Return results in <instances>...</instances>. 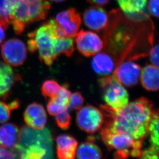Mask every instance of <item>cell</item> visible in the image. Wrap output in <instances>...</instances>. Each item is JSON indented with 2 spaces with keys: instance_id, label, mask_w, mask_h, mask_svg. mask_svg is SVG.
I'll use <instances>...</instances> for the list:
<instances>
[{
  "instance_id": "cell-1",
  "label": "cell",
  "mask_w": 159,
  "mask_h": 159,
  "mask_svg": "<svg viewBox=\"0 0 159 159\" xmlns=\"http://www.w3.org/2000/svg\"><path fill=\"white\" fill-rule=\"evenodd\" d=\"M105 126L123 132L137 141H143L149 134V126L155 110L153 105L142 98L128 103L120 111H115L108 105L102 106Z\"/></svg>"
},
{
  "instance_id": "cell-2",
  "label": "cell",
  "mask_w": 159,
  "mask_h": 159,
  "mask_svg": "<svg viewBox=\"0 0 159 159\" xmlns=\"http://www.w3.org/2000/svg\"><path fill=\"white\" fill-rule=\"evenodd\" d=\"M27 47L30 52L37 51L41 61L51 66L57 58L55 48L57 40L66 37L55 19H51L28 35Z\"/></svg>"
},
{
  "instance_id": "cell-3",
  "label": "cell",
  "mask_w": 159,
  "mask_h": 159,
  "mask_svg": "<svg viewBox=\"0 0 159 159\" xmlns=\"http://www.w3.org/2000/svg\"><path fill=\"white\" fill-rule=\"evenodd\" d=\"M50 8L48 0H16L11 9L10 23L20 35L29 24L45 19Z\"/></svg>"
},
{
  "instance_id": "cell-4",
  "label": "cell",
  "mask_w": 159,
  "mask_h": 159,
  "mask_svg": "<svg viewBox=\"0 0 159 159\" xmlns=\"http://www.w3.org/2000/svg\"><path fill=\"white\" fill-rule=\"evenodd\" d=\"M101 134L107 147L116 150V158L138 157L141 155L143 142L134 140L128 134L116 131L105 126L101 129Z\"/></svg>"
},
{
  "instance_id": "cell-5",
  "label": "cell",
  "mask_w": 159,
  "mask_h": 159,
  "mask_svg": "<svg viewBox=\"0 0 159 159\" xmlns=\"http://www.w3.org/2000/svg\"><path fill=\"white\" fill-rule=\"evenodd\" d=\"M52 145L51 134L48 129L37 130L30 127H24L20 130L19 143L12 152L16 158H21L25 149L32 146H39L47 150L51 158Z\"/></svg>"
},
{
  "instance_id": "cell-6",
  "label": "cell",
  "mask_w": 159,
  "mask_h": 159,
  "mask_svg": "<svg viewBox=\"0 0 159 159\" xmlns=\"http://www.w3.org/2000/svg\"><path fill=\"white\" fill-rule=\"evenodd\" d=\"M103 89V98L107 105L115 111H120L129 103V94L114 74L99 80Z\"/></svg>"
},
{
  "instance_id": "cell-7",
  "label": "cell",
  "mask_w": 159,
  "mask_h": 159,
  "mask_svg": "<svg viewBox=\"0 0 159 159\" xmlns=\"http://www.w3.org/2000/svg\"><path fill=\"white\" fill-rule=\"evenodd\" d=\"M76 123L80 129L89 134L98 130L104 123L102 111L88 105L80 109L77 114Z\"/></svg>"
},
{
  "instance_id": "cell-8",
  "label": "cell",
  "mask_w": 159,
  "mask_h": 159,
  "mask_svg": "<svg viewBox=\"0 0 159 159\" xmlns=\"http://www.w3.org/2000/svg\"><path fill=\"white\" fill-rule=\"evenodd\" d=\"M75 36L77 50L86 57L94 56L100 52L104 47L102 40L94 32L81 30Z\"/></svg>"
},
{
  "instance_id": "cell-9",
  "label": "cell",
  "mask_w": 159,
  "mask_h": 159,
  "mask_svg": "<svg viewBox=\"0 0 159 159\" xmlns=\"http://www.w3.org/2000/svg\"><path fill=\"white\" fill-rule=\"evenodd\" d=\"M1 53L3 59L8 65L18 66L25 61L27 50L22 41L18 39H11L3 43Z\"/></svg>"
},
{
  "instance_id": "cell-10",
  "label": "cell",
  "mask_w": 159,
  "mask_h": 159,
  "mask_svg": "<svg viewBox=\"0 0 159 159\" xmlns=\"http://www.w3.org/2000/svg\"><path fill=\"white\" fill-rule=\"evenodd\" d=\"M55 20L63 30L66 37H75L81 25L80 16L73 8L59 12Z\"/></svg>"
},
{
  "instance_id": "cell-11",
  "label": "cell",
  "mask_w": 159,
  "mask_h": 159,
  "mask_svg": "<svg viewBox=\"0 0 159 159\" xmlns=\"http://www.w3.org/2000/svg\"><path fill=\"white\" fill-rule=\"evenodd\" d=\"M114 72L113 74L122 84L127 87H132L138 84L141 69L138 64L128 60L122 62Z\"/></svg>"
},
{
  "instance_id": "cell-12",
  "label": "cell",
  "mask_w": 159,
  "mask_h": 159,
  "mask_svg": "<svg viewBox=\"0 0 159 159\" xmlns=\"http://www.w3.org/2000/svg\"><path fill=\"white\" fill-rule=\"evenodd\" d=\"M83 19L86 26L98 32L106 27L109 16L102 8L93 6L86 9L83 15Z\"/></svg>"
},
{
  "instance_id": "cell-13",
  "label": "cell",
  "mask_w": 159,
  "mask_h": 159,
  "mask_svg": "<svg viewBox=\"0 0 159 159\" xmlns=\"http://www.w3.org/2000/svg\"><path fill=\"white\" fill-rule=\"evenodd\" d=\"M24 121L33 129H43L47 122V113L42 105L36 102L30 104L24 113Z\"/></svg>"
},
{
  "instance_id": "cell-14",
  "label": "cell",
  "mask_w": 159,
  "mask_h": 159,
  "mask_svg": "<svg viewBox=\"0 0 159 159\" xmlns=\"http://www.w3.org/2000/svg\"><path fill=\"white\" fill-rule=\"evenodd\" d=\"M92 66L96 73L103 76L111 75L116 69L114 58L105 52H100L95 55Z\"/></svg>"
},
{
  "instance_id": "cell-15",
  "label": "cell",
  "mask_w": 159,
  "mask_h": 159,
  "mask_svg": "<svg viewBox=\"0 0 159 159\" xmlns=\"http://www.w3.org/2000/svg\"><path fill=\"white\" fill-rule=\"evenodd\" d=\"M57 154L60 159L75 158L78 142L70 135H60L57 138Z\"/></svg>"
},
{
  "instance_id": "cell-16",
  "label": "cell",
  "mask_w": 159,
  "mask_h": 159,
  "mask_svg": "<svg viewBox=\"0 0 159 159\" xmlns=\"http://www.w3.org/2000/svg\"><path fill=\"white\" fill-rule=\"evenodd\" d=\"M20 130L16 125L6 124L0 126V146L14 149L19 143Z\"/></svg>"
},
{
  "instance_id": "cell-17",
  "label": "cell",
  "mask_w": 159,
  "mask_h": 159,
  "mask_svg": "<svg viewBox=\"0 0 159 159\" xmlns=\"http://www.w3.org/2000/svg\"><path fill=\"white\" fill-rule=\"evenodd\" d=\"M71 95V92L68 89L65 87H62L58 94L51 98L48 104L47 109L49 114L56 116L59 113L67 109Z\"/></svg>"
},
{
  "instance_id": "cell-18",
  "label": "cell",
  "mask_w": 159,
  "mask_h": 159,
  "mask_svg": "<svg viewBox=\"0 0 159 159\" xmlns=\"http://www.w3.org/2000/svg\"><path fill=\"white\" fill-rule=\"evenodd\" d=\"M159 67L155 65L146 66L141 72V81L143 87L150 91L159 89Z\"/></svg>"
},
{
  "instance_id": "cell-19",
  "label": "cell",
  "mask_w": 159,
  "mask_h": 159,
  "mask_svg": "<svg viewBox=\"0 0 159 159\" xmlns=\"http://www.w3.org/2000/svg\"><path fill=\"white\" fill-rule=\"evenodd\" d=\"M16 76L12 68L5 63L0 64V97H5L9 94L16 80Z\"/></svg>"
},
{
  "instance_id": "cell-20",
  "label": "cell",
  "mask_w": 159,
  "mask_h": 159,
  "mask_svg": "<svg viewBox=\"0 0 159 159\" xmlns=\"http://www.w3.org/2000/svg\"><path fill=\"white\" fill-rule=\"evenodd\" d=\"M76 155L80 159H98L102 157L101 150L93 142V138L81 144L77 149Z\"/></svg>"
},
{
  "instance_id": "cell-21",
  "label": "cell",
  "mask_w": 159,
  "mask_h": 159,
  "mask_svg": "<svg viewBox=\"0 0 159 159\" xmlns=\"http://www.w3.org/2000/svg\"><path fill=\"white\" fill-rule=\"evenodd\" d=\"M159 114L158 111L153 112L149 126V134L150 135L151 146L149 148L159 152Z\"/></svg>"
},
{
  "instance_id": "cell-22",
  "label": "cell",
  "mask_w": 159,
  "mask_h": 159,
  "mask_svg": "<svg viewBox=\"0 0 159 159\" xmlns=\"http://www.w3.org/2000/svg\"><path fill=\"white\" fill-rule=\"evenodd\" d=\"M74 51L73 39L72 38H59L56 45L55 52L57 57L64 54L67 57H70Z\"/></svg>"
},
{
  "instance_id": "cell-23",
  "label": "cell",
  "mask_w": 159,
  "mask_h": 159,
  "mask_svg": "<svg viewBox=\"0 0 159 159\" xmlns=\"http://www.w3.org/2000/svg\"><path fill=\"white\" fill-rule=\"evenodd\" d=\"M61 88L56 81L53 80H48L43 84L41 91L45 98H51L58 94Z\"/></svg>"
},
{
  "instance_id": "cell-24",
  "label": "cell",
  "mask_w": 159,
  "mask_h": 159,
  "mask_svg": "<svg viewBox=\"0 0 159 159\" xmlns=\"http://www.w3.org/2000/svg\"><path fill=\"white\" fill-rule=\"evenodd\" d=\"M19 106V102L18 101H13L9 104L0 102V123L7 122L11 117V111L16 109Z\"/></svg>"
},
{
  "instance_id": "cell-25",
  "label": "cell",
  "mask_w": 159,
  "mask_h": 159,
  "mask_svg": "<svg viewBox=\"0 0 159 159\" xmlns=\"http://www.w3.org/2000/svg\"><path fill=\"white\" fill-rule=\"evenodd\" d=\"M11 9V0H0V20L10 24V14Z\"/></svg>"
},
{
  "instance_id": "cell-26",
  "label": "cell",
  "mask_w": 159,
  "mask_h": 159,
  "mask_svg": "<svg viewBox=\"0 0 159 159\" xmlns=\"http://www.w3.org/2000/svg\"><path fill=\"white\" fill-rule=\"evenodd\" d=\"M84 98L81 93L76 92L71 95L67 109L80 110L83 107L84 103Z\"/></svg>"
},
{
  "instance_id": "cell-27",
  "label": "cell",
  "mask_w": 159,
  "mask_h": 159,
  "mask_svg": "<svg viewBox=\"0 0 159 159\" xmlns=\"http://www.w3.org/2000/svg\"><path fill=\"white\" fill-rule=\"evenodd\" d=\"M71 117L68 109L65 110L56 115V120L59 127L62 129H67L71 123Z\"/></svg>"
},
{
  "instance_id": "cell-28",
  "label": "cell",
  "mask_w": 159,
  "mask_h": 159,
  "mask_svg": "<svg viewBox=\"0 0 159 159\" xmlns=\"http://www.w3.org/2000/svg\"><path fill=\"white\" fill-rule=\"evenodd\" d=\"M159 44L152 46L150 50L149 56L150 61L152 65L159 67Z\"/></svg>"
},
{
  "instance_id": "cell-29",
  "label": "cell",
  "mask_w": 159,
  "mask_h": 159,
  "mask_svg": "<svg viewBox=\"0 0 159 159\" xmlns=\"http://www.w3.org/2000/svg\"><path fill=\"white\" fill-rule=\"evenodd\" d=\"M148 9L150 14L154 17L159 16V0H149Z\"/></svg>"
},
{
  "instance_id": "cell-30",
  "label": "cell",
  "mask_w": 159,
  "mask_h": 159,
  "mask_svg": "<svg viewBox=\"0 0 159 159\" xmlns=\"http://www.w3.org/2000/svg\"><path fill=\"white\" fill-rule=\"evenodd\" d=\"M15 158V155L12 151L8 150L0 146V159H12Z\"/></svg>"
},
{
  "instance_id": "cell-31",
  "label": "cell",
  "mask_w": 159,
  "mask_h": 159,
  "mask_svg": "<svg viewBox=\"0 0 159 159\" xmlns=\"http://www.w3.org/2000/svg\"><path fill=\"white\" fill-rule=\"evenodd\" d=\"M9 24L0 20V44L2 43L5 37V31L7 29Z\"/></svg>"
},
{
  "instance_id": "cell-32",
  "label": "cell",
  "mask_w": 159,
  "mask_h": 159,
  "mask_svg": "<svg viewBox=\"0 0 159 159\" xmlns=\"http://www.w3.org/2000/svg\"><path fill=\"white\" fill-rule=\"evenodd\" d=\"M91 4L96 6H102L107 4L110 0H86Z\"/></svg>"
},
{
  "instance_id": "cell-33",
  "label": "cell",
  "mask_w": 159,
  "mask_h": 159,
  "mask_svg": "<svg viewBox=\"0 0 159 159\" xmlns=\"http://www.w3.org/2000/svg\"><path fill=\"white\" fill-rule=\"evenodd\" d=\"M119 6H120L126 4L127 3H130L131 2L134 1V0H116Z\"/></svg>"
},
{
  "instance_id": "cell-34",
  "label": "cell",
  "mask_w": 159,
  "mask_h": 159,
  "mask_svg": "<svg viewBox=\"0 0 159 159\" xmlns=\"http://www.w3.org/2000/svg\"><path fill=\"white\" fill-rule=\"evenodd\" d=\"M50 1L55 2V3H61L65 1L66 0H50Z\"/></svg>"
}]
</instances>
